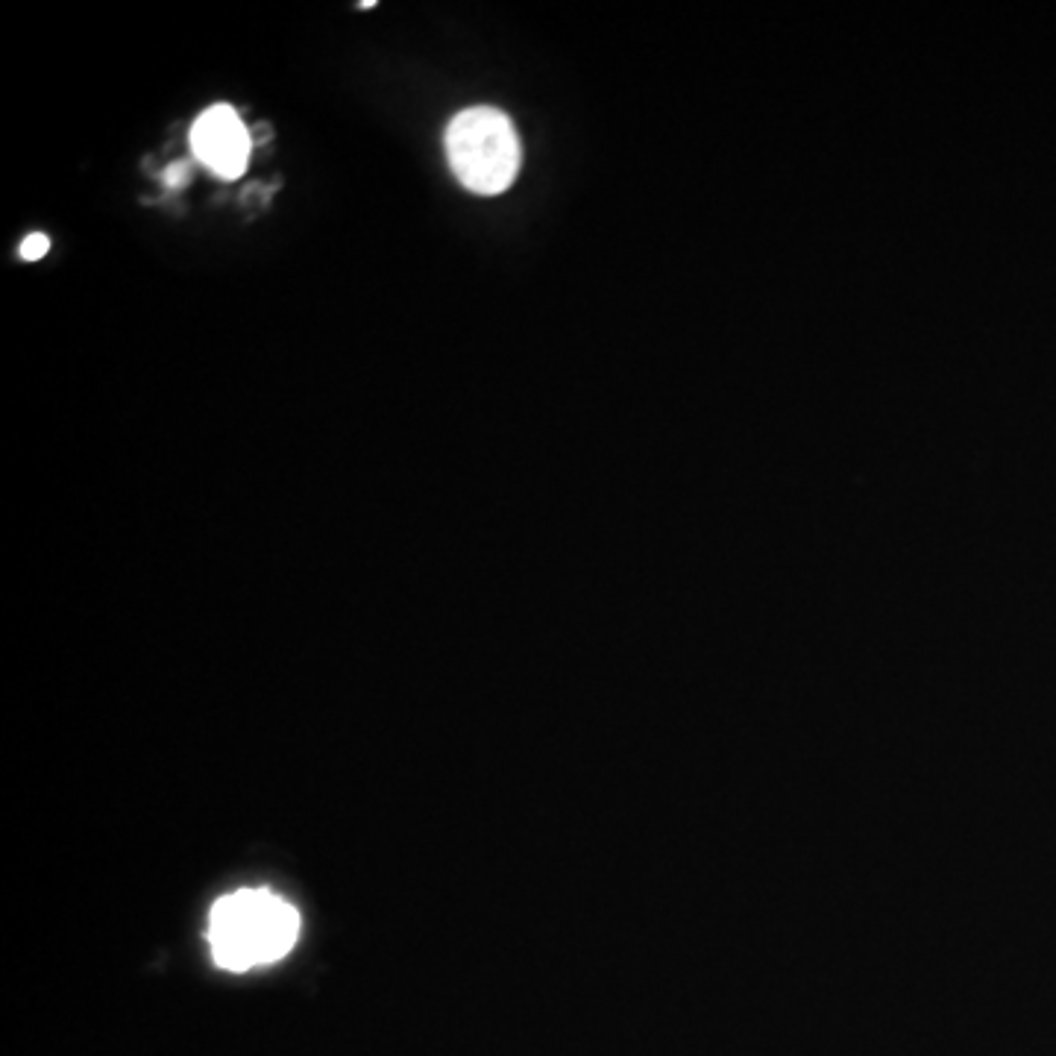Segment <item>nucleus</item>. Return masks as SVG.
<instances>
[{"label": "nucleus", "instance_id": "obj_1", "mask_svg": "<svg viewBox=\"0 0 1056 1056\" xmlns=\"http://www.w3.org/2000/svg\"><path fill=\"white\" fill-rule=\"evenodd\" d=\"M297 933L300 916L285 898L270 889H238L212 907L206 936L218 966L247 971L285 957Z\"/></svg>", "mask_w": 1056, "mask_h": 1056}, {"label": "nucleus", "instance_id": "obj_2", "mask_svg": "<svg viewBox=\"0 0 1056 1056\" xmlns=\"http://www.w3.org/2000/svg\"><path fill=\"white\" fill-rule=\"evenodd\" d=\"M446 159L467 191L493 197L517 179L523 147L505 112L470 106L458 112L446 130Z\"/></svg>", "mask_w": 1056, "mask_h": 1056}, {"label": "nucleus", "instance_id": "obj_3", "mask_svg": "<svg viewBox=\"0 0 1056 1056\" xmlns=\"http://www.w3.org/2000/svg\"><path fill=\"white\" fill-rule=\"evenodd\" d=\"M191 147H194V156L212 174L235 179L250 165L253 141H250V130L238 118V112L226 103H218L197 118V124L191 130Z\"/></svg>", "mask_w": 1056, "mask_h": 1056}, {"label": "nucleus", "instance_id": "obj_4", "mask_svg": "<svg viewBox=\"0 0 1056 1056\" xmlns=\"http://www.w3.org/2000/svg\"><path fill=\"white\" fill-rule=\"evenodd\" d=\"M47 247H50L47 235L36 232V235L24 238V244H21V259H24V262H36V259H42L44 253H47Z\"/></svg>", "mask_w": 1056, "mask_h": 1056}]
</instances>
